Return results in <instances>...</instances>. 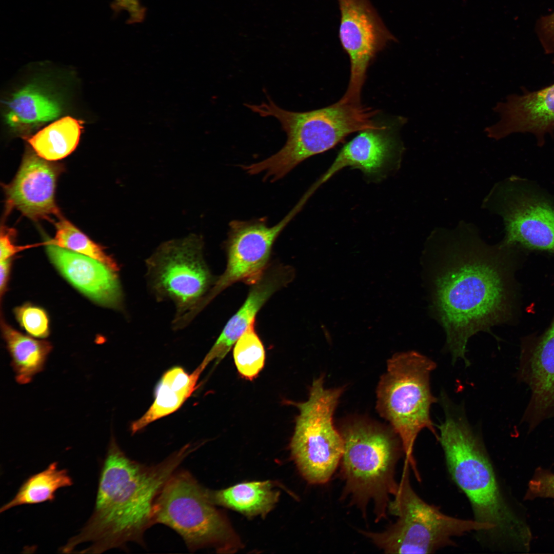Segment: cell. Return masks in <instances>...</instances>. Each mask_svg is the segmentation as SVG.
Wrapping results in <instances>:
<instances>
[{"label":"cell","instance_id":"cell-21","mask_svg":"<svg viewBox=\"0 0 554 554\" xmlns=\"http://www.w3.org/2000/svg\"><path fill=\"white\" fill-rule=\"evenodd\" d=\"M2 335L11 358V366L17 382L29 383L42 371L52 346L45 340L25 335L1 320Z\"/></svg>","mask_w":554,"mask_h":554},{"label":"cell","instance_id":"cell-26","mask_svg":"<svg viewBox=\"0 0 554 554\" xmlns=\"http://www.w3.org/2000/svg\"><path fill=\"white\" fill-rule=\"evenodd\" d=\"M56 233L51 240L54 245L96 259L118 271L115 260L108 255L103 247L91 240L67 220L61 218L55 224Z\"/></svg>","mask_w":554,"mask_h":554},{"label":"cell","instance_id":"cell-14","mask_svg":"<svg viewBox=\"0 0 554 554\" xmlns=\"http://www.w3.org/2000/svg\"><path fill=\"white\" fill-rule=\"evenodd\" d=\"M522 93L508 95L493 108L499 120L485 128L488 137L499 140L515 133L533 135L537 145L543 146L547 135H554V83Z\"/></svg>","mask_w":554,"mask_h":554},{"label":"cell","instance_id":"cell-33","mask_svg":"<svg viewBox=\"0 0 554 554\" xmlns=\"http://www.w3.org/2000/svg\"><path fill=\"white\" fill-rule=\"evenodd\" d=\"M12 260L0 261V292L1 297L5 293L11 267Z\"/></svg>","mask_w":554,"mask_h":554},{"label":"cell","instance_id":"cell-4","mask_svg":"<svg viewBox=\"0 0 554 554\" xmlns=\"http://www.w3.org/2000/svg\"><path fill=\"white\" fill-rule=\"evenodd\" d=\"M261 116L277 119L287 135L284 146L276 153L242 168L250 174L264 173L271 181L279 180L306 159L334 147L349 134L374 128L376 111L339 101L328 107L306 112H293L278 106L268 96L260 104H246Z\"/></svg>","mask_w":554,"mask_h":554},{"label":"cell","instance_id":"cell-12","mask_svg":"<svg viewBox=\"0 0 554 554\" xmlns=\"http://www.w3.org/2000/svg\"><path fill=\"white\" fill-rule=\"evenodd\" d=\"M304 205L299 201L284 219L272 227L267 226L264 219L230 223L226 242V269L200 303V310L231 285L242 282L252 285L261 278L268 268L275 241Z\"/></svg>","mask_w":554,"mask_h":554},{"label":"cell","instance_id":"cell-13","mask_svg":"<svg viewBox=\"0 0 554 554\" xmlns=\"http://www.w3.org/2000/svg\"><path fill=\"white\" fill-rule=\"evenodd\" d=\"M337 1L340 12L339 37L350 62L348 86L340 100L361 103V92L370 62L396 39L369 0Z\"/></svg>","mask_w":554,"mask_h":554},{"label":"cell","instance_id":"cell-29","mask_svg":"<svg viewBox=\"0 0 554 554\" xmlns=\"http://www.w3.org/2000/svg\"><path fill=\"white\" fill-rule=\"evenodd\" d=\"M540 498L554 499V473L538 468L529 481L524 499L532 500Z\"/></svg>","mask_w":554,"mask_h":554},{"label":"cell","instance_id":"cell-16","mask_svg":"<svg viewBox=\"0 0 554 554\" xmlns=\"http://www.w3.org/2000/svg\"><path fill=\"white\" fill-rule=\"evenodd\" d=\"M46 238L50 261L68 282L95 303L123 309V293L117 270L96 259L57 246Z\"/></svg>","mask_w":554,"mask_h":554},{"label":"cell","instance_id":"cell-30","mask_svg":"<svg viewBox=\"0 0 554 554\" xmlns=\"http://www.w3.org/2000/svg\"><path fill=\"white\" fill-rule=\"evenodd\" d=\"M535 31L545 53L554 55V11L538 19Z\"/></svg>","mask_w":554,"mask_h":554},{"label":"cell","instance_id":"cell-20","mask_svg":"<svg viewBox=\"0 0 554 554\" xmlns=\"http://www.w3.org/2000/svg\"><path fill=\"white\" fill-rule=\"evenodd\" d=\"M201 374L197 369L189 374L180 366H174L166 371L155 387L153 403L140 419L132 423V433L177 410L196 389Z\"/></svg>","mask_w":554,"mask_h":554},{"label":"cell","instance_id":"cell-23","mask_svg":"<svg viewBox=\"0 0 554 554\" xmlns=\"http://www.w3.org/2000/svg\"><path fill=\"white\" fill-rule=\"evenodd\" d=\"M60 112L56 102L35 87L27 86L9 102L6 121L11 127L25 128L54 120Z\"/></svg>","mask_w":554,"mask_h":554},{"label":"cell","instance_id":"cell-27","mask_svg":"<svg viewBox=\"0 0 554 554\" xmlns=\"http://www.w3.org/2000/svg\"><path fill=\"white\" fill-rule=\"evenodd\" d=\"M250 325L234 344L233 355L235 366L242 378L252 381L264 367L265 351L255 330Z\"/></svg>","mask_w":554,"mask_h":554},{"label":"cell","instance_id":"cell-1","mask_svg":"<svg viewBox=\"0 0 554 554\" xmlns=\"http://www.w3.org/2000/svg\"><path fill=\"white\" fill-rule=\"evenodd\" d=\"M518 250L501 242L488 245L477 227L465 221L452 229L436 228L428 237L431 309L446 333L453 363L462 359L469 365V339L511 316Z\"/></svg>","mask_w":554,"mask_h":554},{"label":"cell","instance_id":"cell-22","mask_svg":"<svg viewBox=\"0 0 554 554\" xmlns=\"http://www.w3.org/2000/svg\"><path fill=\"white\" fill-rule=\"evenodd\" d=\"M209 498L215 505L236 510L246 516H264L274 507L280 492L269 481L245 482L226 489L212 491Z\"/></svg>","mask_w":554,"mask_h":554},{"label":"cell","instance_id":"cell-10","mask_svg":"<svg viewBox=\"0 0 554 554\" xmlns=\"http://www.w3.org/2000/svg\"><path fill=\"white\" fill-rule=\"evenodd\" d=\"M482 205L503 219L501 243L554 254V202L537 186L518 176L507 177L493 186Z\"/></svg>","mask_w":554,"mask_h":554},{"label":"cell","instance_id":"cell-31","mask_svg":"<svg viewBox=\"0 0 554 554\" xmlns=\"http://www.w3.org/2000/svg\"><path fill=\"white\" fill-rule=\"evenodd\" d=\"M111 7L116 13L123 11L128 13V24L140 23L145 17L146 8L142 6L140 0H114Z\"/></svg>","mask_w":554,"mask_h":554},{"label":"cell","instance_id":"cell-17","mask_svg":"<svg viewBox=\"0 0 554 554\" xmlns=\"http://www.w3.org/2000/svg\"><path fill=\"white\" fill-rule=\"evenodd\" d=\"M520 371L531 390L524 419L533 428L554 416V315L541 334L525 342Z\"/></svg>","mask_w":554,"mask_h":554},{"label":"cell","instance_id":"cell-18","mask_svg":"<svg viewBox=\"0 0 554 554\" xmlns=\"http://www.w3.org/2000/svg\"><path fill=\"white\" fill-rule=\"evenodd\" d=\"M403 146L390 126L379 125L374 128L359 131L346 143L321 177L310 187L314 192L334 174L350 166L374 176L381 174L392 163H399Z\"/></svg>","mask_w":554,"mask_h":554},{"label":"cell","instance_id":"cell-32","mask_svg":"<svg viewBox=\"0 0 554 554\" xmlns=\"http://www.w3.org/2000/svg\"><path fill=\"white\" fill-rule=\"evenodd\" d=\"M15 232L12 229L2 226L0 238V261L12 260L19 251L28 247L16 246L14 241Z\"/></svg>","mask_w":554,"mask_h":554},{"label":"cell","instance_id":"cell-5","mask_svg":"<svg viewBox=\"0 0 554 554\" xmlns=\"http://www.w3.org/2000/svg\"><path fill=\"white\" fill-rule=\"evenodd\" d=\"M340 431L344 442L342 498L359 509L365 519L370 504L375 522L386 519L390 497L399 485L396 466L404 453L399 437L392 428L365 419H353Z\"/></svg>","mask_w":554,"mask_h":554},{"label":"cell","instance_id":"cell-6","mask_svg":"<svg viewBox=\"0 0 554 554\" xmlns=\"http://www.w3.org/2000/svg\"><path fill=\"white\" fill-rule=\"evenodd\" d=\"M436 367L434 362L416 351L397 353L387 361L377 389V409L399 437L405 460L418 481L413 453L417 437L428 429L439 439L430 416V407L437 400L429 383Z\"/></svg>","mask_w":554,"mask_h":554},{"label":"cell","instance_id":"cell-11","mask_svg":"<svg viewBox=\"0 0 554 554\" xmlns=\"http://www.w3.org/2000/svg\"><path fill=\"white\" fill-rule=\"evenodd\" d=\"M198 235L163 243L147 260L149 287L156 300H171L176 321L193 311L214 282L203 257Z\"/></svg>","mask_w":554,"mask_h":554},{"label":"cell","instance_id":"cell-15","mask_svg":"<svg viewBox=\"0 0 554 554\" xmlns=\"http://www.w3.org/2000/svg\"><path fill=\"white\" fill-rule=\"evenodd\" d=\"M62 165L28 152L13 181L4 186L7 210L16 209L33 220L59 215L55 201Z\"/></svg>","mask_w":554,"mask_h":554},{"label":"cell","instance_id":"cell-19","mask_svg":"<svg viewBox=\"0 0 554 554\" xmlns=\"http://www.w3.org/2000/svg\"><path fill=\"white\" fill-rule=\"evenodd\" d=\"M294 272L291 267L274 266L267 268L252 287L244 303L231 317L213 345L198 366L203 371L211 362H220L228 353L248 328L255 323L256 315L262 306L277 291L289 283Z\"/></svg>","mask_w":554,"mask_h":554},{"label":"cell","instance_id":"cell-25","mask_svg":"<svg viewBox=\"0 0 554 554\" xmlns=\"http://www.w3.org/2000/svg\"><path fill=\"white\" fill-rule=\"evenodd\" d=\"M81 128L77 120L65 117L38 132L28 142L40 157L49 161L59 160L75 149Z\"/></svg>","mask_w":554,"mask_h":554},{"label":"cell","instance_id":"cell-8","mask_svg":"<svg viewBox=\"0 0 554 554\" xmlns=\"http://www.w3.org/2000/svg\"><path fill=\"white\" fill-rule=\"evenodd\" d=\"M214 505L208 489L188 471L177 470L156 498L154 524L175 531L192 551L212 547L218 552H234L241 546L240 542Z\"/></svg>","mask_w":554,"mask_h":554},{"label":"cell","instance_id":"cell-24","mask_svg":"<svg viewBox=\"0 0 554 554\" xmlns=\"http://www.w3.org/2000/svg\"><path fill=\"white\" fill-rule=\"evenodd\" d=\"M72 484L67 470L59 469L57 462H52L44 470L27 479L14 497L1 507L0 512L19 505L52 501L58 489Z\"/></svg>","mask_w":554,"mask_h":554},{"label":"cell","instance_id":"cell-7","mask_svg":"<svg viewBox=\"0 0 554 554\" xmlns=\"http://www.w3.org/2000/svg\"><path fill=\"white\" fill-rule=\"evenodd\" d=\"M409 464L405 460L404 469L388 512L396 521L381 532L360 530L386 553H432L451 546L453 538L471 531L493 533V527L474 520L462 519L445 515L429 504L415 492L411 485Z\"/></svg>","mask_w":554,"mask_h":554},{"label":"cell","instance_id":"cell-28","mask_svg":"<svg viewBox=\"0 0 554 554\" xmlns=\"http://www.w3.org/2000/svg\"><path fill=\"white\" fill-rule=\"evenodd\" d=\"M14 313L20 326L31 336L44 339L49 335V319L43 308L26 303L16 307Z\"/></svg>","mask_w":554,"mask_h":554},{"label":"cell","instance_id":"cell-2","mask_svg":"<svg viewBox=\"0 0 554 554\" xmlns=\"http://www.w3.org/2000/svg\"><path fill=\"white\" fill-rule=\"evenodd\" d=\"M196 446L187 444L161 462L148 465L127 457L112 437L101 469L94 510L78 533L61 547L72 553H101L135 542L145 546L144 535L153 522V507L161 490Z\"/></svg>","mask_w":554,"mask_h":554},{"label":"cell","instance_id":"cell-9","mask_svg":"<svg viewBox=\"0 0 554 554\" xmlns=\"http://www.w3.org/2000/svg\"><path fill=\"white\" fill-rule=\"evenodd\" d=\"M323 374L315 379L308 399L289 402L299 409L290 447L302 475L310 483L329 481L341 462L344 442L333 417L345 387L326 388Z\"/></svg>","mask_w":554,"mask_h":554},{"label":"cell","instance_id":"cell-3","mask_svg":"<svg viewBox=\"0 0 554 554\" xmlns=\"http://www.w3.org/2000/svg\"><path fill=\"white\" fill-rule=\"evenodd\" d=\"M445 419L439 426V440L448 471L468 499L474 520L493 528L492 536L529 550L532 535L528 526L512 511L499 487L480 440L460 412L443 401Z\"/></svg>","mask_w":554,"mask_h":554}]
</instances>
